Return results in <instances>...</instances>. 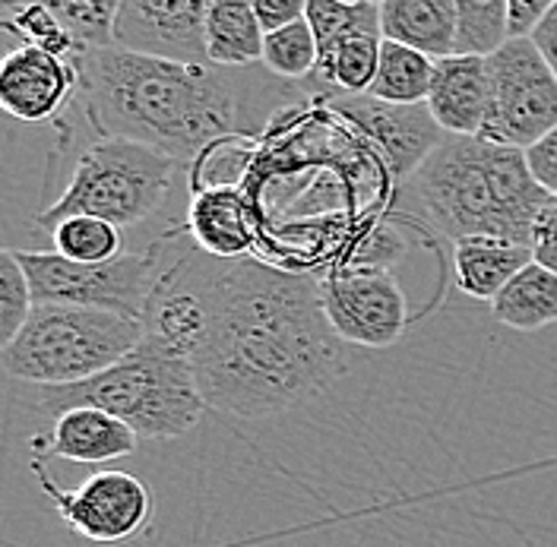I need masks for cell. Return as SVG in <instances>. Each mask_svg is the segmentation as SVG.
Returning <instances> with one entry per match:
<instances>
[{"label":"cell","instance_id":"277c9868","mask_svg":"<svg viewBox=\"0 0 557 547\" xmlns=\"http://www.w3.org/2000/svg\"><path fill=\"white\" fill-rule=\"evenodd\" d=\"M23 406L48 418L92 406L131 424L146 440L187 434L207 409L190 351L152 326H146L143 343L114 368L73 386H33L23 396Z\"/></svg>","mask_w":557,"mask_h":547},{"label":"cell","instance_id":"52a82bcc","mask_svg":"<svg viewBox=\"0 0 557 547\" xmlns=\"http://www.w3.org/2000/svg\"><path fill=\"white\" fill-rule=\"evenodd\" d=\"M16 260L33 285L35 308H92L137 323H146L156 288L165 275L159 273V247H146L137 253L124 250L117 260L99 266L70 263L54 250H16Z\"/></svg>","mask_w":557,"mask_h":547},{"label":"cell","instance_id":"8992f818","mask_svg":"<svg viewBox=\"0 0 557 547\" xmlns=\"http://www.w3.org/2000/svg\"><path fill=\"white\" fill-rule=\"evenodd\" d=\"M177 165L152 146L99 137L83 149L64 194L35 215V225L54 232L67 219L92 215L114 228H134L165 203Z\"/></svg>","mask_w":557,"mask_h":547},{"label":"cell","instance_id":"2e32d148","mask_svg":"<svg viewBox=\"0 0 557 547\" xmlns=\"http://www.w3.org/2000/svg\"><path fill=\"white\" fill-rule=\"evenodd\" d=\"M487 61L485 58H444L434 64L428 111L447 137H482L487 117Z\"/></svg>","mask_w":557,"mask_h":547},{"label":"cell","instance_id":"484cf974","mask_svg":"<svg viewBox=\"0 0 557 547\" xmlns=\"http://www.w3.org/2000/svg\"><path fill=\"white\" fill-rule=\"evenodd\" d=\"M317 35H313L308 16L267 35L263 41V64L270 73L285 76V79H305L317 70Z\"/></svg>","mask_w":557,"mask_h":547},{"label":"cell","instance_id":"3957f363","mask_svg":"<svg viewBox=\"0 0 557 547\" xmlns=\"http://www.w3.org/2000/svg\"><path fill=\"white\" fill-rule=\"evenodd\" d=\"M434 228L456 240L504 238L529 247L532 222L548 203L525 152L482 137H447L412 177Z\"/></svg>","mask_w":557,"mask_h":547},{"label":"cell","instance_id":"4316f807","mask_svg":"<svg viewBox=\"0 0 557 547\" xmlns=\"http://www.w3.org/2000/svg\"><path fill=\"white\" fill-rule=\"evenodd\" d=\"M7 33L20 35L23 45H33L41 51H51L58 58H67V61H79V51L76 45L70 41V35L64 33V26L54 20L51 7L48 3H10L7 7Z\"/></svg>","mask_w":557,"mask_h":547},{"label":"cell","instance_id":"7a4b0ae2","mask_svg":"<svg viewBox=\"0 0 557 547\" xmlns=\"http://www.w3.org/2000/svg\"><path fill=\"white\" fill-rule=\"evenodd\" d=\"M79 92L99 137L134 139L174 162L200 159L238 124V96L209 64H174L162 58L104 48L83 54Z\"/></svg>","mask_w":557,"mask_h":547},{"label":"cell","instance_id":"7402d4cb","mask_svg":"<svg viewBox=\"0 0 557 547\" xmlns=\"http://www.w3.org/2000/svg\"><path fill=\"white\" fill-rule=\"evenodd\" d=\"M434 64L437 61L424 58L416 48L383 38L381 64H377V76L368 96L389 104H428Z\"/></svg>","mask_w":557,"mask_h":547},{"label":"cell","instance_id":"603a6c76","mask_svg":"<svg viewBox=\"0 0 557 547\" xmlns=\"http://www.w3.org/2000/svg\"><path fill=\"white\" fill-rule=\"evenodd\" d=\"M510 41L507 0H456V48L459 58H491Z\"/></svg>","mask_w":557,"mask_h":547},{"label":"cell","instance_id":"4dcf8cb0","mask_svg":"<svg viewBox=\"0 0 557 547\" xmlns=\"http://www.w3.org/2000/svg\"><path fill=\"white\" fill-rule=\"evenodd\" d=\"M552 7H555L552 0H507V33H510V41L532 38Z\"/></svg>","mask_w":557,"mask_h":547},{"label":"cell","instance_id":"5b68a950","mask_svg":"<svg viewBox=\"0 0 557 547\" xmlns=\"http://www.w3.org/2000/svg\"><path fill=\"white\" fill-rule=\"evenodd\" d=\"M146 323L92 308L38 304L3 355V371L26 386H73L127 358Z\"/></svg>","mask_w":557,"mask_h":547},{"label":"cell","instance_id":"ffe728a7","mask_svg":"<svg viewBox=\"0 0 557 547\" xmlns=\"http://www.w3.org/2000/svg\"><path fill=\"white\" fill-rule=\"evenodd\" d=\"M267 33L247 0H209L207 58L209 67H247L263 61Z\"/></svg>","mask_w":557,"mask_h":547},{"label":"cell","instance_id":"e0dca14e","mask_svg":"<svg viewBox=\"0 0 557 547\" xmlns=\"http://www.w3.org/2000/svg\"><path fill=\"white\" fill-rule=\"evenodd\" d=\"M187 235L212 260H247L253 247V219L238 187L197 190L187 206Z\"/></svg>","mask_w":557,"mask_h":547},{"label":"cell","instance_id":"f1b7e54d","mask_svg":"<svg viewBox=\"0 0 557 547\" xmlns=\"http://www.w3.org/2000/svg\"><path fill=\"white\" fill-rule=\"evenodd\" d=\"M529 250L539 266L557 273V197H548V203L539 209L529 235Z\"/></svg>","mask_w":557,"mask_h":547},{"label":"cell","instance_id":"8fae6325","mask_svg":"<svg viewBox=\"0 0 557 547\" xmlns=\"http://www.w3.org/2000/svg\"><path fill=\"white\" fill-rule=\"evenodd\" d=\"M330 326L346 345L389 348L409 330V304L396 275L377 263H351L320 278Z\"/></svg>","mask_w":557,"mask_h":547},{"label":"cell","instance_id":"d6986e66","mask_svg":"<svg viewBox=\"0 0 557 547\" xmlns=\"http://www.w3.org/2000/svg\"><path fill=\"white\" fill-rule=\"evenodd\" d=\"M381 29L386 41L416 48L431 61L453 58L456 0H383Z\"/></svg>","mask_w":557,"mask_h":547},{"label":"cell","instance_id":"83f0119b","mask_svg":"<svg viewBox=\"0 0 557 547\" xmlns=\"http://www.w3.org/2000/svg\"><path fill=\"white\" fill-rule=\"evenodd\" d=\"M33 310V285L16 260V247H7L0 250V348L20 336Z\"/></svg>","mask_w":557,"mask_h":547},{"label":"cell","instance_id":"9c48e42d","mask_svg":"<svg viewBox=\"0 0 557 547\" xmlns=\"http://www.w3.org/2000/svg\"><path fill=\"white\" fill-rule=\"evenodd\" d=\"M308 23L317 35L313 83L330 96H368L381 64V3L308 0Z\"/></svg>","mask_w":557,"mask_h":547},{"label":"cell","instance_id":"5bb4252c","mask_svg":"<svg viewBox=\"0 0 557 547\" xmlns=\"http://www.w3.org/2000/svg\"><path fill=\"white\" fill-rule=\"evenodd\" d=\"M76 89V61L58 58L33 45H16L0 64V108L23 124H41L58 117Z\"/></svg>","mask_w":557,"mask_h":547},{"label":"cell","instance_id":"1f68e13d","mask_svg":"<svg viewBox=\"0 0 557 547\" xmlns=\"http://www.w3.org/2000/svg\"><path fill=\"white\" fill-rule=\"evenodd\" d=\"M253 13L263 26V33H278L308 13V0H253Z\"/></svg>","mask_w":557,"mask_h":547},{"label":"cell","instance_id":"d4e9b609","mask_svg":"<svg viewBox=\"0 0 557 547\" xmlns=\"http://www.w3.org/2000/svg\"><path fill=\"white\" fill-rule=\"evenodd\" d=\"M48 7L70 35V41L76 45L79 58L114 48L121 0H64V3H48Z\"/></svg>","mask_w":557,"mask_h":547},{"label":"cell","instance_id":"f546056e","mask_svg":"<svg viewBox=\"0 0 557 547\" xmlns=\"http://www.w3.org/2000/svg\"><path fill=\"white\" fill-rule=\"evenodd\" d=\"M525 165L535 177V184L548 194L557 197V127L552 134L539 139L535 146L525 149Z\"/></svg>","mask_w":557,"mask_h":547},{"label":"cell","instance_id":"44dd1931","mask_svg":"<svg viewBox=\"0 0 557 547\" xmlns=\"http://www.w3.org/2000/svg\"><path fill=\"white\" fill-rule=\"evenodd\" d=\"M491 313L497 323L517 333H539L557 323V273L535 260L522 270L494 301Z\"/></svg>","mask_w":557,"mask_h":547},{"label":"cell","instance_id":"ac0fdd59","mask_svg":"<svg viewBox=\"0 0 557 547\" xmlns=\"http://www.w3.org/2000/svg\"><path fill=\"white\" fill-rule=\"evenodd\" d=\"M532 263L525 244L504 238H466L453 244L456 288L475 301H494Z\"/></svg>","mask_w":557,"mask_h":547},{"label":"cell","instance_id":"cb8c5ba5","mask_svg":"<svg viewBox=\"0 0 557 547\" xmlns=\"http://www.w3.org/2000/svg\"><path fill=\"white\" fill-rule=\"evenodd\" d=\"M54 253H61L70 263H83V266H99L111 263L124 253V238L121 228H114L111 222L92 219V215H76L61 222L54 232Z\"/></svg>","mask_w":557,"mask_h":547},{"label":"cell","instance_id":"4fadbf2b","mask_svg":"<svg viewBox=\"0 0 557 547\" xmlns=\"http://www.w3.org/2000/svg\"><path fill=\"white\" fill-rule=\"evenodd\" d=\"M203 0H124L114 48L174 64H209Z\"/></svg>","mask_w":557,"mask_h":547},{"label":"cell","instance_id":"ba28073f","mask_svg":"<svg viewBox=\"0 0 557 547\" xmlns=\"http://www.w3.org/2000/svg\"><path fill=\"white\" fill-rule=\"evenodd\" d=\"M487 117L482 139L529 149L557 127V76L532 38L507 41L487 58Z\"/></svg>","mask_w":557,"mask_h":547},{"label":"cell","instance_id":"9a60e30c","mask_svg":"<svg viewBox=\"0 0 557 547\" xmlns=\"http://www.w3.org/2000/svg\"><path fill=\"white\" fill-rule=\"evenodd\" d=\"M137 444L139 434L131 424L92 406H79L58 414L45 437H33L35 456L67 459L79 465H102L124 459L137 449Z\"/></svg>","mask_w":557,"mask_h":547},{"label":"cell","instance_id":"7c38bea8","mask_svg":"<svg viewBox=\"0 0 557 547\" xmlns=\"http://www.w3.org/2000/svg\"><path fill=\"white\" fill-rule=\"evenodd\" d=\"M326 102L339 117L355 124L361 137L371 139L396 181H412L447 139L428 104H389L374 96H326Z\"/></svg>","mask_w":557,"mask_h":547},{"label":"cell","instance_id":"d6a6232c","mask_svg":"<svg viewBox=\"0 0 557 547\" xmlns=\"http://www.w3.org/2000/svg\"><path fill=\"white\" fill-rule=\"evenodd\" d=\"M532 45L542 51L545 64H548L552 73L557 76V3L548 10V16L542 20V26L535 29V35H532Z\"/></svg>","mask_w":557,"mask_h":547},{"label":"cell","instance_id":"30bf717a","mask_svg":"<svg viewBox=\"0 0 557 547\" xmlns=\"http://www.w3.org/2000/svg\"><path fill=\"white\" fill-rule=\"evenodd\" d=\"M33 475L38 487L51 500L58 515L67 522L70 532L99 542V545H121L146 532L152 522V494L149 487L127 472H99L86 478L79 487L64 490L45 472L41 459H33Z\"/></svg>","mask_w":557,"mask_h":547},{"label":"cell","instance_id":"6da1fadb","mask_svg":"<svg viewBox=\"0 0 557 547\" xmlns=\"http://www.w3.org/2000/svg\"><path fill=\"white\" fill-rule=\"evenodd\" d=\"M190 295V361L209 409L270 418L311 402L348 371L320 278L260 260H215Z\"/></svg>","mask_w":557,"mask_h":547}]
</instances>
